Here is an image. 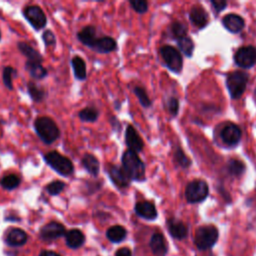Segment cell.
<instances>
[{
    "mask_svg": "<svg viewBox=\"0 0 256 256\" xmlns=\"http://www.w3.org/2000/svg\"><path fill=\"white\" fill-rule=\"evenodd\" d=\"M122 168L131 181L141 182L145 180V164L138 156V153L127 149L121 156Z\"/></svg>",
    "mask_w": 256,
    "mask_h": 256,
    "instance_id": "cell-1",
    "label": "cell"
},
{
    "mask_svg": "<svg viewBox=\"0 0 256 256\" xmlns=\"http://www.w3.org/2000/svg\"><path fill=\"white\" fill-rule=\"evenodd\" d=\"M34 129L41 141L50 145L60 137V129L55 121L48 116L37 117L34 121Z\"/></svg>",
    "mask_w": 256,
    "mask_h": 256,
    "instance_id": "cell-2",
    "label": "cell"
},
{
    "mask_svg": "<svg viewBox=\"0 0 256 256\" xmlns=\"http://www.w3.org/2000/svg\"><path fill=\"white\" fill-rule=\"evenodd\" d=\"M219 238V231L214 225H203L196 229L193 242L198 250L206 251L214 247Z\"/></svg>",
    "mask_w": 256,
    "mask_h": 256,
    "instance_id": "cell-3",
    "label": "cell"
},
{
    "mask_svg": "<svg viewBox=\"0 0 256 256\" xmlns=\"http://www.w3.org/2000/svg\"><path fill=\"white\" fill-rule=\"evenodd\" d=\"M43 158L46 164L49 167H51L59 175L64 177H69L73 174L74 165L72 161L68 157L60 154L59 152L55 150L50 151L44 154Z\"/></svg>",
    "mask_w": 256,
    "mask_h": 256,
    "instance_id": "cell-4",
    "label": "cell"
},
{
    "mask_svg": "<svg viewBox=\"0 0 256 256\" xmlns=\"http://www.w3.org/2000/svg\"><path fill=\"white\" fill-rule=\"evenodd\" d=\"M249 76L244 71H233L226 78V87L232 99L240 98L247 86Z\"/></svg>",
    "mask_w": 256,
    "mask_h": 256,
    "instance_id": "cell-5",
    "label": "cell"
},
{
    "mask_svg": "<svg viewBox=\"0 0 256 256\" xmlns=\"http://www.w3.org/2000/svg\"><path fill=\"white\" fill-rule=\"evenodd\" d=\"M160 55L166 67L174 73H180L183 67V59L179 50L171 45H163L160 50Z\"/></svg>",
    "mask_w": 256,
    "mask_h": 256,
    "instance_id": "cell-6",
    "label": "cell"
},
{
    "mask_svg": "<svg viewBox=\"0 0 256 256\" xmlns=\"http://www.w3.org/2000/svg\"><path fill=\"white\" fill-rule=\"evenodd\" d=\"M209 195V186L202 179H195L189 182L185 189V198L188 203L203 202Z\"/></svg>",
    "mask_w": 256,
    "mask_h": 256,
    "instance_id": "cell-7",
    "label": "cell"
},
{
    "mask_svg": "<svg viewBox=\"0 0 256 256\" xmlns=\"http://www.w3.org/2000/svg\"><path fill=\"white\" fill-rule=\"evenodd\" d=\"M22 13L24 18L36 31L42 30L47 24L45 13L38 5H27L24 7Z\"/></svg>",
    "mask_w": 256,
    "mask_h": 256,
    "instance_id": "cell-8",
    "label": "cell"
},
{
    "mask_svg": "<svg viewBox=\"0 0 256 256\" xmlns=\"http://www.w3.org/2000/svg\"><path fill=\"white\" fill-rule=\"evenodd\" d=\"M235 63L241 68H251L256 64V47L252 45L242 46L234 55Z\"/></svg>",
    "mask_w": 256,
    "mask_h": 256,
    "instance_id": "cell-9",
    "label": "cell"
},
{
    "mask_svg": "<svg viewBox=\"0 0 256 256\" xmlns=\"http://www.w3.org/2000/svg\"><path fill=\"white\" fill-rule=\"evenodd\" d=\"M107 173L110 180L116 187L120 189H124L130 185L131 179L128 177V175L125 173L122 167L109 164L107 167Z\"/></svg>",
    "mask_w": 256,
    "mask_h": 256,
    "instance_id": "cell-10",
    "label": "cell"
},
{
    "mask_svg": "<svg viewBox=\"0 0 256 256\" xmlns=\"http://www.w3.org/2000/svg\"><path fill=\"white\" fill-rule=\"evenodd\" d=\"M220 136L222 141L227 145H236L242 136V131L240 127L234 123H226L220 131Z\"/></svg>",
    "mask_w": 256,
    "mask_h": 256,
    "instance_id": "cell-11",
    "label": "cell"
},
{
    "mask_svg": "<svg viewBox=\"0 0 256 256\" xmlns=\"http://www.w3.org/2000/svg\"><path fill=\"white\" fill-rule=\"evenodd\" d=\"M65 234L66 230L64 225L56 221H51L40 229V237L45 241L55 240L64 236Z\"/></svg>",
    "mask_w": 256,
    "mask_h": 256,
    "instance_id": "cell-12",
    "label": "cell"
},
{
    "mask_svg": "<svg viewBox=\"0 0 256 256\" xmlns=\"http://www.w3.org/2000/svg\"><path fill=\"white\" fill-rule=\"evenodd\" d=\"M125 143L129 150L139 153L144 148V142L133 125L129 124L125 130Z\"/></svg>",
    "mask_w": 256,
    "mask_h": 256,
    "instance_id": "cell-13",
    "label": "cell"
},
{
    "mask_svg": "<svg viewBox=\"0 0 256 256\" xmlns=\"http://www.w3.org/2000/svg\"><path fill=\"white\" fill-rule=\"evenodd\" d=\"M134 211L136 214L145 220H155L158 216L155 205L150 201H139L135 204Z\"/></svg>",
    "mask_w": 256,
    "mask_h": 256,
    "instance_id": "cell-14",
    "label": "cell"
},
{
    "mask_svg": "<svg viewBox=\"0 0 256 256\" xmlns=\"http://www.w3.org/2000/svg\"><path fill=\"white\" fill-rule=\"evenodd\" d=\"M167 229L169 234L177 240L185 239L188 235V228L185 223L176 218H169L167 220Z\"/></svg>",
    "mask_w": 256,
    "mask_h": 256,
    "instance_id": "cell-15",
    "label": "cell"
},
{
    "mask_svg": "<svg viewBox=\"0 0 256 256\" xmlns=\"http://www.w3.org/2000/svg\"><path fill=\"white\" fill-rule=\"evenodd\" d=\"M77 38L83 45L87 46L88 48L92 49L97 38H98L96 28L92 25H88V26L83 27L77 33Z\"/></svg>",
    "mask_w": 256,
    "mask_h": 256,
    "instance_id": "cell-16",
    "label": "cell"
},
{
    "mask_svg": "<svg viewBox=\"0 0 256 256\" xmlns=\"http://www.w3.org/2000/svg\"><path fill=\"white\" fill-rule=\"evenodd\" d=\"M117 49V42L111 36H100L97 38L92 50L101 53L108 54Z\"/></svg>",
    "mask_w": 256,
    "mask_h": 256,
    "instance_id": "cell-17",
    "label": "cell"
},
{
    "mask_svg": "<svg viewBox=\"0 0 256 256\" xmlns=\"http://www.w3.org/2000/svg\"><path fill=\"white\" fill-rule=\"evenodd\" d=\"M222 23L229 32L234 34L241 32L245 26L244 19L240 15L235 13H229L224 16V18L222 19Z\"/></svg>",
    "mask_w": 256,
    "mask_h": 256,
    "instance_id": "cell-18",
    "label": "cell"
},
{
    "mask_svg": "<svg viewBox=\"0 0 256 256\" xmlns=\"http://www.w3.org/2000/svg\"><path fill=\"white\" fill-rule=\"evenodd\" d=\"M81 164L83 168L93 177H97L99 174L100 170V163L98 158L91 154V153H85L81 159Z\"/></svg>",
    "mask_w": 256,
    "mask_h": 256,
    "instance_id": "cell-19",
    "label": "cell"
},
{
    "mask_svg": "<svg viewBox=\"0 0 256 256\" xmlns=\"http://www.w3.org/2000/svg\"><path fill=\"white\" fill-rule=\"evenodd\" d=\"M190 21L199 29L204 28L208 23V14L200 5H195L189 12Z\"/></svg>",
    "mask_w": 256,
    "mask_h": 256,
    "instance_id": "cell-20",
    "label": "cell"
},
{
    "mask_svg": "<svg viewBox=\"0 0 256 256\" xmlns=\"http://www.w3.org/2000/svg\"><path fill=\"white\" fill-rule=\"evenodd\" d=\"M28 236L27 233L20 229V228H12L8 231L5 237V242L9 246L17 247V246H22L27 242Z\"/></svg>",
    "mask_w": 256,
    "mask_h": 256,
    "instance_id": "cell-21",
    "label": "cell"
},
{
    "mask_svg": "<svg viewBox=\"0 0 256 256\" xmlns=\"http://www.w3.org/2000/svg\"><path fill=\"white\" fill-rule=\"evenodd\" d=\"M149 246H150L153 254H155L156 256H165L167 254L168 247L166 244V240H165L163 234H161L159 232H155L151 236Z\"/></svg>",
    "mask_w": 256,
    "mask_h": 256,
    "instance_id": "cell-22",
    "label": "cell"
},
{
    "mask_svg": "<svg viewBox=\"0 0 256 256\" xmlns=\"http://www.w3.org/2000/svg\"><path fill=\"white\" fill-rule=\"evenodd\" d=\"M17 48L27 58V61L38 62V63L43 62V57H42L40 52L34 49L30 44L26 43V42H23V41L18 42Z\"/></svg>",
    "mask_w": 256,
    "mask_h": 256,
    "instance_id": "cell-23",
    "label": "cell"
},
{
    "mask_svg": "<svg viewBox=\"0 0 256 256\" xmlns=\"http://www.w3.org/2000/svg\"><path fill=\"white\" fill-rule=\"evenodd\" d=\"M25 70L29 73L30 77L34 80L44 79L48 74L47 69L42 65V63H38V62L26 61Z\"/></svg>",
    "mask_w": 256,
    "mask_h": 256,
    "instance_id": "cell-24",
    "label": "cell"
},
{
    "mask_svg": "<svg viewBox=\"0 0 256 256\" xmlns=\"http://www.w3.org/2000/svg\"><path fill=\"white\" fill-rule=\"evenodd\" d=\"M71 66L73 69L74 77L79 81H84L87 78V68L86 63L78 55L71 59Z\"/></svg>",
    "mask_w": 256,
    "mask_h": 256,
    "instance_id": "cell-25",
    "label": "cell"
},
{
    "mask_svg": "<svg viewBox=\"0 0 256 256\" xmlns=\"http://www.w3.org/2000/svg\"><path fill=\"white\" fill-rule=\"evenodd\" d=\"M66 244L70 248H79L85 242V236L79 229H71L65 234Z\"/></svg>",
    "mask_w": 256,
    "mask_h": 256,
    "instance_id": "cell-26",
    "label": "cell"
},
{
    "mask_svg": "<svg viewBox=\"0 0 256 256\" xmlns=\"http://www.w3.org/2000/svg\"><path fill=\"white\" fill-rule=\"evenodd\" d=\"M27 91L31 100L36 103L42 102L46 97L45 89L37 83H35L34 81H29L27 83Z\"/></svg>",
    "mask_w": 256,
    "mask_h": 256,
    "instance_id": "cell-27",
    "label": "cell"
},
{
    "mask_svg": "<svg viewBox=\"0 0 256 256\" xmlns=\"http://www.w3.org/2000/svg\"><path fill=\"white\" fill-rule=\"evenodd\" d=\"M127 235L126 229L121 225H114L106 231V237L112 243H120Z\"/></svg>",
    "mask_w": 256,
    "mask_h": 256,
    "instance_id": "cell-28",
    "label": "cell"
},
{
    "mask_svg": "<svg viewBox=\"0 0 256 256\" xmlns=\"http://www.w3.org/2000/svg\"><path fill=\"white\" fill-rule=\"evenodd\" d=\"M21 183V179L16 174H8L0 179V186L7 191L16 189Z\"/></svg>",
    "mask_w": 256,
    "mask_h": 256,
    "instance_id": "cell-29",
    "label": "cell"
},
{
    "mask_svg": "<svg viewBox=\"0 0 256 256\" xmlns=\"http://www.w3.org/2000/svg\"><path fill=\"white\" fill-rule=\"evenodd\" d=\"M78 117L84 122H95L99 117V111L93 106L85 107L79 111Z\"/></svg>",
    "mask_w": 256,
    "mask_h": 256,
    "instance_id": "cell-30",
    "label": "cell"
},
{
    "mask_svg": "<svg viewBox=\"0 0 256 256\" xmlns=\"http://www.w3.org/2000/svg\"><path fill=\"white\" fill-rule=\"evenodd\" d=\"M227 170L231 176H235V177H239L241 176L244 171H245V164L241 161V160H237V159H231L228 162V166H227Z\"/></svg>",
    "mask_w": 256,
    "mask_h": 256,
    "instance_id": "cell-31",
    "label": "cell"
},
{
    "mask_svg": "<svg viewBox=\"0 0 256 256\" xmlns=\"http://www.w3.org/2000/svg\"><path fill=\"white\" fill-rule=\"evenodd\" d=\"M177 45L185 56L191 57L194 51V43L189 36L182 37L177 40Z\"/></svg>",
    "mask_w": 256,
    "mask_h": 256,
    "instance_id": "cell-32",
    "label": "cell"
},
{
    "mask_svg": "<svg viewBox=\"0 0 256 256\" xmlns=\"http://www.w3.org/2000/svg\"><path fill=\"white\" fill-rule=\"evenodd\" d=\"M170 33L176 40L187 36V26L185 23L180 21H174L170 26Z\"/></svg>",
    "mask_w": 256,
    "mask_h": 256,
    "instance_id": "cell-33",
    "label": "cell"
},
{
    "mask_svg": "<svg viewBox=\"0 0 256 256\" xmlns=\"http://www.w3.org/2000/svg\"><path fill=\"white\" fill-rule=\"evenodd\" d=\"M173 158H174V161H175L176 165L183 168V169H186L191 165V160L189 159V157L184 153V151L180 147H177L175 149Z\"/></svg>",
    "mask_w": 256,
    "mask_h": 256,
    "instance_id": "cell-34",
    "label": "cell"
},
{
    "mask_svg": "<svg viewBox=\"0 0 256 256\" xmlns=\"http://www.w3.org/2000/svg\"><path fill=\"white\" fill-rule=\"evenodd\" d=\"M16 70L11 66H5L2 71V80L4 86L8 90H13V76L16 75Z\"/></svg>",
    "mask_w": 256,
    "mask_h": 256,
    "instance_id": "cell-35",
    "label": "cell"
},
{
    "mask_svg": "<svg viewBox=\"0 0 256 256\" xmlns=\"http://www.w3.org/2000/svg\"><path fill=\"white\" fill-rule=\"evenodd\" d=\"M133 92L136 95V97H137L139 103L141 104V106H143L144 108H148V107L151 106L152 102H151L146 90L143 87L135 86L134 89H133Z\"/></svg>",
    "mask_w": 256,
    "mask_h": 256,
    "instance_id": "cell-36",
    "label": "cell"
},
{
    "mask_svg": "<svg viewBox=\"0 0 256 256\" xmlns=\"http://www.w3.org/2000/svg\"><path fill=\"white\" fill-rule=\"evenodd\" d=\"M66 187V183L61 181V180H54L51 181L50 183H48L45 187V190L47 191V193L49 195L52 196H56L58 194H60Z\"/></svg>",
    "mask_w": 256,
    "mask_h": 256,
    "instance_id": "cell-37",
    "label": "cell"
},
{
    "mask_svg": "<svg viewBox=\"0 0 256 256\" xmlns=\"http://www.w3.org/2000/svg\"><path fill=\"white\" fill-rule=\"evenodd\" d=\"M131 8L138 14H144L148 11V2L145 0H130Z\"/></svg>",
    "mask_w": 256,
    "mask_h": 256,
    "instance_id": "cell-38",
    "label": "cell"
},
{
    "mask_svg": "<svg viewBox=\"0 0 256 256\" xmlns=\"http://www.w3.org/2000/svg\"><path fill=\"white\" fill-rule=\"evenodd\" d=\"M42 40L46 47H55L56 45V36L54 32L50 29H47L42 34Z\"/></svg>",
    "mask_w": 256,
    "mask_h": 256,
    "instance_id": "cell-39",
    "label": "cell"
},
{
    "mask_svg": "<svg viewBox=\"0 0 256 256\" xmlns=\"http://www.w3.org/2000/svg\"><path fill=\"white\" fill-rule=\"evenodd\" d=\"M166 106H167V109L170 114L173 116L177 115L178 110H179V101L177 98L170 97L166 103Z\"/></svg>",
    "mask_w": 256,
    "mask_h": 256,
    "instance_id": "cell-40",
    "label": "cell"
},
{
    "mask_svg": "<svg viewBox=\"0 0 256 256\" xmlns=\"http://www.w3.org/2000/svg\"><path fill=\"white\" fill-rule=\"evenodd\" d=\"M210 3L214 11L217 13H220L227 6V1H225V0H211Z\"/></svg>",
    "mask_w": 256,
    "mask_h": 256,
    "instance_id": "cell-41",
    "label": "cell"
},
{
    "mask_svg": "<svg viewBox=\"0 0 256 256\" xmlns=\"http://www.w3.org/2000/svg\"><path fill=\"white\" fill-rule=\"evenodd\" d=\"M115 256H132V252L129 248L122 247L116 251Z\"/></svg>",
    "mask_w": 256,
    "mask_h": 256,
    "instance_id": "cell-42",
    "label": "cell"
},
{
    "mask_svg": "<svg viewBox=\"0 0 256 256\" xmlns=\"http://www.w3.org/2000/svg\"><path fill=\"white\" fill-rule=\"evenodd\" d=\"M39 256H61V255L58 254V253H56V252H54V251L44 250V251H42V252L40 253Z\"/></svg>",
    "mask_w": 256,
    "mask_h": 256,
    "instance_id": "cell-43",
    "label": "cell"
},
{
    "mask_svg": "<svg viewBox=\"0 0 256 256\" xmlns=\"http://www.w3.org/2000/svg\"><path fill=\"white\" fill-rule=\"evenodd\" d=\"M1 37H2V35H1V31H0V40H1Z\"/></svg>",
    "mask_w": 256,
    "mask_h": 256,
    "instance_id": "cell-44",
    "label": "cell"
}]
</instances>
